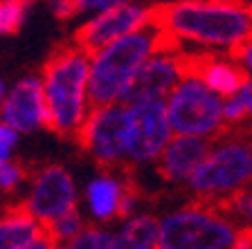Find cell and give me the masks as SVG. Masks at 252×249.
<instances>
[{"mask_svg":"<svg viewBox=\"0 0 252 249\" xmlns=\"http://www.w3.org/2000/svg\"><path fill=\"white\" fill-rule=\"evenodd\" d=\"M153 23L189 54H232L252 38V0H173L153 7Z\"/></svg>","mask_w":252,"mask_h":249,"instance_id":"6da1fadb","label":"cell"},{"mask_svg":"<svg viewBox=\"0 0 252 249\" xmlns=\"http://www.w3.org/2000/svg\"><path fill=\"white\" fill-rule=\"evenodd\" d=\"M171 43L156 23L108 43L90 54L88 68V99L90 106L124 104L131 83L140 68L153 52Z\"/></svg>","mask_w":252,"mask_h":249,"instance_id":"7a4b0ae2","label":"cell"},{"mask_svg":"<svg viewBox=\"0 0 252 249\" xmlns=\"http://www.w3.org/2000/svg\"><path fill=\"white\" fill-rule=\"evenodd\" d=\"M90 54L79 45H65L47 58L41 72L47 124L61 137H77L79 128L90 112L88 99Z\"/></svg>","mask_w":252,"mask_h":249,"instance_id":"3957f363","label":"cell"},{"mask_svg":"<svg viewBox=\"0 0 252 249\" xmlns=\"http://www.w3.org/2000/svg\"><path fill=\"white\" fill-rule=\"evenodd\" d=\"M187 182L200 202L227 211L232 197L252 187V130H223Z\"/></svg>","mask_w":252,"mask_h":249,"instance_id":"277c9868","label":"cell"},{"mask_svg":"<svg viewBox=\"0 0 252 249\" xmlns=\"http://www.w3.org/2000/svg\"><path fill=\"white\" fill-rule=\"evenodd\" d=\"M164 110L173 135L216 139L225 130L223 99L189 70L164 99Z\"/></svg>","mask_w":252,"mask_h":249,"instance_id":"5b68a950","label":"cell"},{"mask_svg":"<svg viewBox=\"0 0 252 249\" xmlns=\"http://www.w3.org/2000/svg\"><path fill=\"white\" fill-rule=\"evenodd\" d=\"M234 234L219 209L196 200L162 220L158 249H230Z\"/></svg>","mask_w":252,"mask_h":249,"instance_id":"8992f818","label":"cell"},{"mask_svg":"<svg viewBox=\"0 0 252 249\" xmlns=\"http://www.w3.org/2000/svg\"><path fill=\"white\" fill-rule=\"evenodd\" d=\"M128 108L126 104L94 106L84 119L77 137L79 146L94 157L104 171H117L126 164Z\"/></svg>","mask_w":252,"mask_h":249,"instance_id":"52a82bcc","label":"cell"},{"mask_svg":"<svg viewBox=\"0 0 252 249\" xmlns=\"http://www.w3.org/2000/svg\"><path fill=\"white\" fill-rule=\"evenodd\" d=\"M126 108H128L126 160L133 164L156 162L173 135L167 121L164 101H133L126 104Z\"/></svg>","mask_w":252,"mask_h":249,"instance_id":"ba28073f","label":"cell"},{"mask_svg":"<svg viewBox=\"0 0 252 249\" xmlns=\"http://www.w3.org/2000/svg\"><path fill=\"white\" fill-rule=\"evenodd\" d=\"M185 74H187V56L173 43H167L144 61V65L133 79L124 104L164 101Z\"/></svg>","mask_w":252,"mask_h":249,"instance_id":"9c48e42d","label":"cell"},{"mask_svg":"<svg viewBox=\"0 0 252 249\" xmlns=\"http://www.w3.org/2000/svg\"><path fill=\"white\" fill-rule=\"evenodd\" d=\"M149 23H153V7H147L133 0L128 5L90 16L77 29L74 45H79L84 52L93 54L101 47H106L108 43L117 41V38L149 25Z\"/></svg>","mask_w":252,"mask_h":249,"instance_id":"30bf717a","label":"cell"},{"mask_svg":"<svg viewBox=\"0 0 252 249\" xmlns=\"http://www.w3.org/2000/svg\"><path fill=\"white\" fill-rule=\"evenodd\" d=\"M23 204L41 227L61 218L63 213H68L77 204V189L72 175L59 164L41 168L32 177L30 193Z\"/></svg>","mask_w":252,"mask_h":249,"instance_id":"8fae6325","label":"cell"},{"mask_svg":"<svg viewBox=\"0 0 252 249\" xmlns=\"http://www.w3.org/2000/svg\"><path fill=\"white\" fill-rule=\"evenodd\" d=\"M0 121L18 135L45 128L47 112L41 79L23 77L11 88H7V94L0 104Z\"/></svg>","mask_w":252,"mask_h":249,"instance_id":"7c38bea8","label":"cell"},{"mask_svg":"<svg viewBox=\"0 0 252 249\" xmlns=\"http://www.w3.org/2000/svg\"><path fill=\"white\" fill-rule=\"evenodd\" d=\"M212 139L189 135H171L167 146L156 160V168L160 177L167 182H185L191 177V173L203 164V160L210 153Z\"/></svg>","mask_w":252,"mask_h":249,"instance_id":"4fadbf2b","label":"cell"},{"mask_svg":"<svg viewBox=\"0 0 252 249\" xmlns=\"http://www.w3.org/2000/svg\"><path fill=\"white\" fill-rule=\"evenodd\" d=\"M187 70L194 72L220 99L236 97L243 88L246 77L230 54H185Z\"/></svg>","mask_w":252,"mask_h":249,"instance_id":"5bb4252c","label":"cell"},{"mask_svg":"<svg viewBox=\"0 0 252 249\" xmlns=\"http://www.w3.org/2000/svg\"><path fill=\"white\" fill-rule=\"evenodd\" d=\"M41 234V224L32 218L23 202L0 216V249H21Z\"/></svg>","mask_w":252,"mask_h":249,"instance_id":"9a60e30c","label":"cell"},{"mask_svg":"<svg viewBox=\"0 0 252 249\" xmlns=\"http://www.w3.org/2000/svg\"><path fill=\"white\" fill-rule=\"evenodd\" d=\"M124 184L126 180H122L115 171H104L99 177H94L88 184L90 211L99 220H108L117 216V204H120Z\"/></svg>","mask_w":252,"mask_h":249,"instance_id":"2e32d148","label":"cell"},{"mask_svg":"<svg viewBox=\"0 0 252 249\" xmlns=\"http://www.w3.org/2000/svg\"><path fill=\"white\" fill-rule=\"evenodd\" d=\"M160 224L151 216H137L124 224L115 238H110V249H158Z\"/></svg>","mask_w":252,"mask_h":249,"instance_id":"e0dca14e","label":"cell"},{"mask_svg":"<svg viewBox=\"0 0 252 249\" xmlns=\"http://www.w3.org/2000/svg\"><path fill=\"white\" fill-rule=\"evenodd\" d=\"M43 231L54 240L57 247H63L70 238H74L81 231V216H79L77 209H70L68 213H63L61 218L43 224Z\"/></svg>","mask_w":252,"mask_h":249,"instance_id":"ac0fdd59","label":"cell"},{"mask_svg":"<svg viewBox=\"0 0 252 249\" xmlns=\"http://www.w3.org/2000/svg\"><path fill=\"white\" fill-rule=\"evenodd\" d=\"M27 21V5L14 0H0V36H11Z\"/></svg>","mask_w":252,"mask_h":249,"instance_id":"d6986e66","label":"cell"},{"mask_svg":"<svg viewBox=\"0 0 252 249\" xmlns=\"http://www.w3.org/2000/svg\"><path fill=\"white\" fill-rule=\"evenodd\" d=\"M59 249H110V236L97 227H86Z\"/></svg>","mask_w":252,"mask_h":249,"instance_id":"ffe728a7","label":"cell"},{"mask_svg":"<svg viewBox=\"0 0 252 249\" xmlns=\"http://www.w3.org/2000/svg\"><path fill=\"white\" fill-rule=\"evenodd\" d=\"M25 180H27V168L21 162L7 160L0 164V191L2 193L16 191Z\"/></svg>","mask_w":252,"mask_h":249,"instance_id":"44dd1931","label":"cell"},{"mask_svg":"<svg viewBox=\"0 0 252 249\" xmlns=\"http://www.w3.org/2000/svg\"><path fill=\"white\" fill-rule=\"evenodd\" d=\"M246 121H248V112L241 99L239 97L223 99V124H225V130L243 128Z\"/></svg>","mask_w":252,"mask_h":249,"instance_id":"7402d4cb","label":"cell"},{"mask_svg":"<svg viewBox=\"0 0 252 249\" xmlns=\"http://www.w3.org/2000/svg\"><path fill=\"white\" fill-rule=\"evenodd\" d=\"M133 0H77V11L79 14H101V11H108V9H115V7L122 5H128Z\"/></svg>","mask_w":252,"mask_h":249,"instance_id":"603a6c76","label":"cell"},{"mask_svg":"<svg viewBox=\"0 0 252 249\" xmlns=\"http://www.w3.org/2000/svg\"><path fill=\"white\" fill-rule=\"evenodd\" d=\"M230 56L234 58L236 65L241 68L243 77H246L248 81H252V38H250V41H246L243 45L236 47Z\"/></svg>","mask_w":252,"mask_h":249,"instance_id":"cb8c5ba5","label":"cell"},{"mask_svg":"<svg viewBox=\"0 0 252 249\" xmlns=\"http://www.w3.org/2000/svg\"><path fill=\"white\" fill-rule=\"evenodd\" d=\"M16 141H18V133L0 121V164L11 160V151H14Z\"/></svg>","mask_w":252,"mask_h":249,"instance_id":"d4e9b609","label":"cell"},{"mask_svg":"<svg viewBox=\"0 0 252 249\" xmlns=\"http://www.w3.org/2000/svg\"><path fill=\"white\" fill-rule=\"evenodd\" d=\"M45 5L52 9V14L59 21H70L72 16H77V0H45Z\"/></svg>","mask_w":252,"mask_h":249,"instance_id":"484cf974","label":"cell"},{"mask_svg":"<svg viewBox=\"0 0 252 249\" xmlns=\"http://www.w3.org/2000/svg\"><path fill=\"white\" fill-rule=\"evenodd\" d=\"M236 97L243 101V106H246V112H248V121L246 124L250 126L248 130H252V81H248L246 79V83H243V88L239 90V94Z\"/></svg>","mask_w":252,"mask_h":249,"instance_id":"4316f807","label":"cell"},{"mask_svg":"<svg viewBox=\"0 0 252 249\" xmlns=\"http://www.w3.org/2000/svg\"><path fill=\"white\" fill-rule=\"evenodd\" d=\"M21 249H59V247L54 245V240L50 238V236L43 231V227H41V234H38L34 240H30V243H27L25 247H21Z\"/></svg>","mask_w":252,"mask_h":249,"instance_id":"83f0119b","label":"cell"},{"mask_svg":"<svg viewBox=\"0 0 252 249\" xmlns=\"http://www.w3.org/2000/svg\"><path fill=\"white\" fill-rule=\"evenodd\" d=\"M232 249H252V229L250 227L236 231L234 240H232Z\"/></svg>","mask_w":252,"mask_h":249,"instance_id":"f1b7e54d","label":"cell"},{"mask_svg":"<svg viewBox=\"0 0 252 249\" xmlns=\"http://www.w3.org/2000/svg\"><path fill=\"white\" fill-rule=\"evenodd\" d=\"M246 209H248V213L252 216V187H250V191H248V202H246Z\"/></svg>","mask_w":252,"mask_h":249,"instance_id":"f546056e","label":"cell"},{"mask_svg":"<svg viewBox=\"0 0 252 249\" xmlns=\"http://www.w3.org/2000/svg\"><path fill=\"white\" fill-rule=\"evenodd\" d=\"M5 94H7V85H5V81L0 79V104H2V99H5Z\"/></svg>","mask_w":252,"mask_h":249,"instance_id":"4dcf8cb0","label":"cell"},{"mask_svg":"<svg viewBox=\"0 0 252 249\" xmlns=\"http://www.w3.org/2000/svg\"><path fill=\"white\" fill-rule=\"evenodd\" d=\"M14 2H23V5H30L32 0H14Z\"/></svg>","mask_w":252,"mask_h":249,"instance_id":"1f68e13d","label":"cell"}]
</instances>
